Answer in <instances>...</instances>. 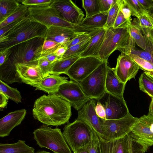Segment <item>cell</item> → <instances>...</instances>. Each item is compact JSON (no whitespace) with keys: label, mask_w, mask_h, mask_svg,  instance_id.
Listing matches in <instances>:
<instances>
[{"label":"cell","mask_w":153,"mask_h":153,"mask_svg":"<svg viewBox=\"0 0 153 153\" xmlns=\"http://www.w3.org/2000/svg\"><path fill=\"white\" fill-rule=\"evenodd\" d=\"M45 40L43 37H36L11 48L12 51L9 59L0 66V79L8 84L22 82L17 76L16 65L38 60Z\"/></svg>","instance_id":"cell-1"},{"label":"cell","mask_w":153,"mask_h":153,"mask_svg":"<svg viewBox=\"0 0 153 153\" xmlns=\"http://www.w3.org/2000/svg\"><path fill=\"white\" fill-rule=\"evenodd\" d=\"M32 113L35 119L44 124L58 126L69 121L72 114L71 106L55 94L44 95L34 102Z\"/></svg>","instance_id":"cell-2"},{"label":"cell","mask_w":153,"mask_h":153,"mask_svg":"<svg viewBox=\"0 0 153 153\" xmlns=\"http://www.w3.org/2000/svg\"><path fill=\"white\" fill-rule=\"evenodd\" d=\"M48 28L28 14L13 28L0 37V51L32 38H45Z\"/></svg>","instance_id":"cell-3"},{"label":"cell","mask_w":153,"mask_h":153,"mask_svg":"<svg viewBox=\"0 0 153 153\" xmlns=\"http://www.w3.org/2000/svg\"><path fill=\"white\" fill-rule=\"evenodd\" d=\"M131 24L132 23L117 28L112 27L106 29L99 54V57L103 61H108L110 56L116 50L129 55L135 49L136 43L129 33Z\"/></svg>","instance_id":"cell-4"},{"label":"cell","mask_w":153,"mask_h":153,"mask_svg":"<svg viewBox=\"0 0 153 153\" xmlns=\"http://www.w3.org/2000/svg\"><path fill=\"white\" fill-rule=\"evenodd\" d=\"M34 139L41 148L48 149L54 153H71L61 129L43 124L35 129Z\"/></svg>","instance_id":"cell-5"},{"label":"cell","mask_w":153,"mask_h":153,"mask_svg":"<svg viewBox=\"0 0 153 153\" xmlns=\"http://www.w3.org/2000/svg\"><path fill=\"white\" fill-rule=\"evenodd\" d=\"M138 119L130 113L125 117L117 119L106 120L99 117L102 134V138L109 141L125 137L131 132Z\"/></svg>","instance_id":"cell-6"},{"label":"cell","mask_w":153,"mask_h":153,"mask_svg":"<svg viewBox=\"0 0 153 153\" xmlns=\"http://www.w3.org/2000/svg\"><path fill=\"white\" fill-rule=\"evenodd\" d=\"M63 130L65 139L73 152L86 147L91 140V128L83 121L76 120L72 123H68Z\"/></svg>","instance_id":"cell-7"},{"label":"cell","mask_w":153,"mask_h":153,"mask_svg":"<svg viewBox=\"0 0 153 153\" xmlns=\"http://www.w3.org/2000/svg\"><path fill=\"white\" fill-rule=\"evenodd\" d=\"M107 62L103 61L91 74L78 83L85 94L91 99H100L106 91Z\"/></svg>","instance_id":"cell-8"},{"label":"cell","mask_w":153,"mask_h":153,"mask_svg":"<svg viewBox=\"0 0 153 153\" xmlns=\"http://www.w3.org/2000/svg\"><path fill=\"white\" fill-rule=\"evenodd\" d=\"M29 14L35 20L46 27L60 26L74 29L76 26L64 20L52 4L29 6Z\"/></svg>","instance_id":"cell-9"},{"label":"cell","mask_w":153,"mask_h":153,"mask_svg":"<svg viewBox=\"0 0 153 153\" xmlns=\"http://www.w3.org/2000/svg\"><path fill=\"white\" fill-rule=\"evenodd\" d=\"M99 139L101 153L145 152L143 146L132 139L130 133L123 137L111 141L100 137Z\"/></svg>","instance_id":"cell-10"},{"label":"cell","mask_w":153,"mask_h":153,"mask_svg":"<svg viewBox=\"0 0 153 153\" xmlns=\"http://www.w3.org/2000/svg\"><path fill=\"white\" fill-rule=\"evenodd\" d=\"M54 94L64 99L77 111L91 100L84 93L79 84L71 80L62 84Z\"/></svg>","instance_id":"cell-11"},{"label":"cell","mask_w":153,"mask_h":153,"mask_svg":"<svg viewBox=\"0 0 153 153\" xmlns=\"http://www.w3.org/2000/svg\"><path fill=\"white\" fill-rule=\"evenodd\" d=\"M130 134L132 139L146 152L153 145V117L144 115L138 118Z\"/></svg>","instance_id":"cell-12"},{"label":"cell","mask_w":153,"mask_h":153,"mask_svg":"<svg viewBox=\"0 0 153 153\" xmlns=\"http://www.w3.org/2000/svg\"><path fill=\"white\" fill-rule=\"evenodd\" d=\"M103 61L98 57H80L65 74L71 80L79 83L94 71Z\"/></svg>","instance_id":"cell-13"},{"label":"cell","mask_w":153,"mask_h":153,"mask_svg":"<svg viewBox=\"0 0 153 153\" xmlns=\"http://www.w3.org/2000/svg\"><path fill=\"white\" fill-rule=\"evenodd\" d=\"M96 100L104 107L106 120L121 118L129 113L123 97L116 96L106 91L102 97Z\"/></svg>","instance_id":"cell-14"},{"label":"cell","mask_w":153,"mask_h":153,"mask_svg":"<svg viewBox=\"0 0 153 153\" xmlns=\"http://www.w3.org/2000/svg\"><path fill=\"white\" fill-rule=\"evenodd\" d=\"M52 4L64 20L76 27L84 19L83 12L71 0H53Z\"/></svg>","instance_id":"cell-15"},{"label":"cell","mask_w":153,"mask_h":153,"mask_svg":"<svg viewBox=\"0 0 153 153\" xmlns=\"http://www.w3.org/2000/svg\"><path fill=\"white\" fill-rule=\"evenodd\" d=\"M17 75L22 82L32 86L44 78L38 65V60L18 63L16 65Z\"/></svg>","instance_id":"cell-16"},{"label":"cell","mask_w":153,"mask_h":153,"mask_svg":"<svg viewBox=\"0 0 153 153\" xmlns=\"http://www.w3.org/2000/svg\"><path fill=\"white\" fill-rule=\"evenodd\" d=\"M114 69L119 80L126 84L128 81L135 78L140 68L129 55L121 52L117 59Z\"/></svg>","instance_id":"cell-17"},{"label":"cell","mask_w":153,"mask_h":153,"mask_svg":"<svg viewBox=\"0 0 153 153\" xmlns=\"http://www.w3.org/2000/svg\"><path fill=\"white\" fill-rule=\"evenodd\" d=\"M96 104V100L91 99L78 111V116L76 120L86 123L99 137H102V132L99 117L97 115L95 110Z\"/></svg>","instance_id":"cell-18"},{"label":"cell","mask_w":153,"mask_h":153,"mask_svg":"<svg viewBox=\"0 0 153 153\" xmlns=\"http://www.w3.org/2000/svg\"><path fill=\"white\" fill-rule=\"evenodd\" d=\"M81 32H77L74 29L52 26L48 28L45 39L67 45L71 41Z\"/></svg>","instance_id":"cell-19"},{"label":"cell","mask_w":153,"mask_h":153,"mask_svg":"<svg viewBox=\"0 0 153 153\" xmlns=\"http://www.w3.org/2000/svg\"><path fill=\"white\" fill-rule=\"evenodd\" d=\"M25 109L16 110L9 113L0 120V137L8 136L11 131L20 124L26 114Z\"/></svg>","instance_id":"cell-20"},{"label":"cell","mask_w":153,"mask_h":153,"mask_svg":"<svg viewBox=\"0 0 153 153\" xmlns=\"http://www.w3.org/2000/svg\"><path fill=\"white\" fill-rule=\"evenodd\" d=\"M68 78L56 74H50L44 78L39 83L33 85L35 90L42 91L48 94H54L58 91L59 86L68 82Z\"/></svg>","instance_id":"cell-21"},{"label":"cell","mask_w":153,"mask_h":153,"mask_svg":"<svg viewBox=\"0 0 153 153\" xmlns=\"http://www.w3.org/2000/svg\"><path fill=\"white\" fill-rule=\"evenodd\" d=\"M108 12L100 13L91 17L85 18L74 29L78 32L90 33L94 30L104 28L107 20Z\"/></svg>","instance_id":"cell-22"},{"label":"cell","mask_w":153,"mask_h":153,"mask_svg":"<svg viewBox=\"0 0 153 153\" xmlns=\"http://www.w3.org/2000/svg\"><path fill=\"white\" fill-rule=\"evenodd\" d=\"M126 84L119 80L114 68L108 66L105 80L106 91L116 96L123 97Z\"/></svg>","instance_id":"cell-23"},{"label":"cell","mask_w":153,"mask_h":153,"mask_svg":"<svg viewBox=\"0 0 153 153\" xmlns=\"http://www.w3.org/2000/svg\"><path fill=\"white\" fill-rule=\"evenodd\" d=\"M106 29L103 28L96 29L93 32L91 42L86 49L80 54L81 57H99V52L103 41Z\"/></svg>","instance_id":"cell-24"},{"label":"cell","mask_w":153,"mask_h":153,"mask_svg":"<svg viewBox=\"0 0 153 153\" xmlns=\"http://www.w3.org/2000/svg\"><path fill=\"white\" fill-rule=\"evenodd\" d=\"M34 150L24 140H19L13 143H0V153H34Z\"/></svg>","instance_id":"cell-25"},{"label":"cell","mask_w":153,"mask_h":153,"mask_svg":"<svg viewBox=\"0 0 153 153\" xmlns=\"http://www.w3.org/2000/svg\"><path fill=\"white\" fill-rule=\"evenodd\" d=\"M80 57V54H79L66 59H59L53 63L50 74L60 75L65 74L72 65Z\"/></svg>","instance_id":"cell-26"},{"label":"cell","mask_w":153,"mask_h":153,"mask_svg":"<svg viewBox=\"0 0 153 153\" xmlns=\"http://www.w3.org/2000/svg\"><path fill=\"white\" fill-rule=\"evenodd\" d=\"M20 0H0V22L19 7L22 4L20 3Z\"/></svg>","instance_id":"cell-27"},{"label":"cell","mask_w":153,"mask_h":153,"mask_svg":"<svg viewBox=\"0 0 153 153\" xmlns=\"http://www.w3.org/2000/svg\"><path fill=\"white\" fill-rule=\"evenodd\" d=\"M29 6L22 4L14 12L0 22V29L23 18L29 14L28 8Z\"/></svg>","instance_id":"cell-28"},{"label":"cell","mask_w":153,"mask_h":153,"mask_svg":"<svg viewBox=\"0 0 153 153\" xmlns=\"http://www.w3.org/2000/svg\"><path fill=\"white\" fill-rule=\"evenodd\" d=\"M0 91L8 99L17 103L22 102V97L20 92L16 88L11 87L0 79Z\"/></svg>","instance_id":"cell-29"},{"label":"cell","mask_w":153,"mask_h":153,"mask_svg":"<svg viewBox=\"0 0 153 153\" xmlns=\"http://www.w3.org/2000/svg\"><path fill=\"white\" fill-rule=\"evenodd\" d=\"M129 33L137 45L144 50L147 48V44L145 37L140 27L132 24L129 27Z\"/></svg>","instance_id":"cell-30"},{"label":"cell","mask_w":153,"mask_h":153,"mask_svg":"<svg viewBox=\"0 0 153 153\" xmlns=\"http://www.w3.org/2000/svg\"><path fill=\"white\" fill-rule=\"evenodd\" d=\"M91 37L68 48L60 59H66L80 54L87 48L91 42Z\"/></svg>","instance_id":"cell-31"},{"label":"cell","mask_w":153,"mask_h":153,"mask_svg":"<svg viewBox=\"0 0 153 153\" xmlns=\"http://www.w3.org/2000/svg\"><path fill=\"white\" fill-rule=\"evenodd\" d=\"M138 82L140 90L153 98V81L146 72L141 74Z\"/></svg>","instance_id":"cell-32"},{"label":"cell","mask_w":153,"mask_h":153,"mask_svg":"<svg viewBox=\"0 0 153 153\" xmlns=\"http://www.w3.org/2000/svg\"><path fill=\"white\" fill-rule=\"evenodd\" d=\"M123 1V0H117L109 10L106 22L104 27L105 29L113 27Z\"/></svg>","instance_id":"cell-33"},{"label":"cell","mask_w":153,"mask_h":153,"mask_svg":"<svg viewBox=\"0 0 153 153\" xmlns=\"http://www.w3.org/2000/svg\"><path fill=\"white\" fill-rule=\"evenodd\" d=\"M82 7L86 13L85 18L91 17L100 13L98 0H82Z\"/></svg>","instance_id":"cell-34"},{"label":"cell","mask_w":153,"mask_h":153,"mask_svg":"<svg viewBox=\"0 0 153 153\" xmlns=\"http://www.w3.org/2000/svg\"><path fill=\"white\" fill-rule=\"evenodd\" d=\"M139 21L138 25L141 27L153 29V19L148 11H145L137 14L135 16Z\"/></svg>","instance_id":"cell-35"},{"label":"cell","mask_w":153,"mask_h":153,"mask_svg":"<svg viewBox=\"0 0 153 153\" xmlns=\"http://www.w3.org/2000/svg\"><path fill=\"white\" fill-rule=\"evenodd\" d=\"M91 128V140L87 147L90 153H101L99 136Z\"/></svg>","instance_id":"cell-36"},{"label":"cell","mask_w":153,"mask_h":153,"mask_svg":"<svg viewBox=\"0 0 153 153\" xmlns=\"http://www.w3.org/2000/svg\"><path fill=\"white\" fill-rule=\"evenodd\" d=\"M125 4L130 10L131 16H135L137 14L145 11L138 0H124Z\"/></svg>","instance_id":"cell-37"},{"label":"cell","mask_w":153,"mask_h":153,"mask_svg":"<svg viewBox=\"0 0 153 153\" xmlns=\"http://www.w3.org/2000/svg\"><path fill=\"white\" fill-rule=\"evenodd\" d=\"M129 55L134 62L139 66L140 69L144 71H153V65L141 58L137 56L132 54Z\"/></svg>","instance_id":"cell-38"},{"label":"cell","mask_w":153,"mask_h":153,"mask_svg":"<svg viewBox=\"0 0 153 153\" xmlns=\"http://www.w3.org/2000/svg\"><path fill=\"white\" fill-rule=\"evenodd\" d=\"M53 64L45 58H41L38 59V65L44 78L50 74Z\"/></svg>","instance_id":"cell-39"},{"label":"cell","mask_w":153,"mask_h":153,"mask_svg":"<svg viewBox=\"0 0 153 153\" xmlns=\"http://www.w3.org/2000/svg\"><path fill=\"white\" fill-rule=\"evenodd\" d=\"M94 30L90 33L82 32L79 34L67 45L68 48L74 45L91 38L92 37V33Z\"/></svg>","instance_id":"cell-40"},{"label":"cell","mask_w":153,"mask_h":153,"mask_svg":"<svg viewBox=\"0 0 153 153\" xmlns=\"http://www.w3.org/2000/svg\"><path fill=\"white\" fill-rule=\"evenodd\" d=\"M130 54L136 55L141 58L153 65V56L152 54L148 51H140L134 49L132 51Z\"/></svg>","instance_id":"cell-41"},{"label":"cell","mask_w":153,"mask_h":153,"mask_svg":"<svg viewBox=\"0 0 153 153\" xmlns=\"http://www.w3.org/2000/svg\"><path fill=\"white\" fill-rule=\"evenodd\" d=\"M131 23V18L129 19H126L120 9L113 27L117 28L126 25Z\"/></svg>","instance_id":"cell-42"},{"label":"cell","mask_w":153,"mask_h":153,"mask_svg":"<svg viewBox=\"0 0 153 153\" xmlns=\"http://www.w3.org/2000/svg\"><path fill=\"white\" fill-rule=\"evenodd\" d=\"M140 28L146 43L147 48L145 51L150 53L153 56V40L151 38L147 29L141 27Z\"/></svg>","instance_id":"cell-43"},{"label":"cell","mask_w":153,"mask_h":153,"mask_svg":"<svg viewBox=\"0 0 153 153\" xmlns=\"http://www.w3.org/2000/svg\"><path fill=\"white\" fill-rule=\"evenodd\" d=\"M117 0H98L100 13L108 12Z\"/></svg>","instance_id":"cell-44"},{"label":"cell","mask_w":153,"mask_h":153,"mask_svg":"<svg viewBox=\"0 0 153 153\" xmlns=\"http://www.w3.org/2000/svg\"><path fill=\"white\" fill-rule=\"evenodd\" d=\"M53 0H23L20 2L23 4L29 6L41 5L50 4Z\"/></svg>","instance_id":"cell-45"},{"label":"cell","mask_w":153,"mask_h":153,"mask_svg":"<svg viewBox=\"0 0 153 153\" xmlns=\"http://www.w3.org/2000/svg\"><path fill=\"white\" fill-rule=\"evenodd\" d=\"M95 110L97 115L99 117L102 119H106L105 109L101 103L97 100Z\"/></svg>","instance_id":"cell-46"},{"label":"cell","mask_w":153,"mask_h":153,"mask_svg":"<svg viewBox=\"0 0 153 153\" xmlns=\"http://www.w3.org/2000/svg\"><path fill=\"white\" fill-rule=\"evenodd\" d=\"M21 18L0 29V37L19 24L25 17Z\"/></svg>","instance_id":"cell-47"},{"label":"cell","mask_w":153,"mask_h":153,"mask_svg":"<svg viewBox=\"0 0 153 153\" xmlns=\"http://www.w3.org/2000/svg\"><path fill=\"white\" fill-rule=\"evenodd\" d=\"M12 51L11 48L0 51V66L9 59Z\"/></svg>","instance_id":"cell-48"},{"label":"cell","mask_w":153,"mask_h":153,"mask_svg":"<svg viewBox=\"0 0 153 153\" xmlns=\"http://www.w3.org/2000/svg\"><path fill=\"white\" fill-rule=\"evenodd\" d=\"M61 44L56 42L45 39L44 42L42 51L53 49Z\"/></svg>","instance_id":"cell-49"},{"label":"cell","mask_w":153,"mask_h":153,"mask_svg":"<svg viewBox=\"0 0 153 153\" xmlns=\"http://www.w3.org/2000/svg\"><path fill=\"white\" fill-rule=\"evenodd\" d=\"M120 10L123 14L125 18L126 19L131 18V12L128 7L125 4L124 0L120 8Z\"/></svg>","instance_id":"cell-50"},{"label":"cell","mask_w":153,"mask_h":153,"mask_svg":"<svg viewBox=\"0 0 153 153\" xmlns=\"http://www.w3.org/2000/svg\"><path fill=\"white\" fill-rule=\"evenodd\" d=\"M68 49L67 45H62L54 51V53L60 59L65 53Z\"/></svg>","instance_id":"cell-51"},{"label":"cell","mask_w":153,"mask_h":153,"mask_svg":"<svg viewBox=\"0 0 153 153\" xmlns=\"http://www.w3.org/2000/svg\"><path fill=\"white\" fill-rule=\"evenodd\" d=\"M143 7L146 11L152 9L153 0H138Z\"/></svg>","instance_id":"cell-52"},{"label":"cell","mask_w":153,"mask_h":153,"mask_svg":"<svg viewBox=\"0 0 153 153\" xmlns=\"http://www.w3.org/2000/svg\"><path fill=\"white\" fill-rule=\"evenodd\" d=\"M9 99L4 94L0 91V109L6 108Z\"/></svg>","instance_id":"cell-53"},{"label":"cell","mask_w":153,"mask_h":153,"mask_svg":"<svg viewBox=\"0 0 153 153\" xmlns=\"http://www.w3.org/2000/svg\"><path fill=\"white\" fill-rule=\"evenodd\" d=\"M87 146L75 150L73 152L74 153H90L87 147Z\"/></svg>","instance_id":"cell-54"},{"label":"cell","mask_w":153,"mask_h":153,"mask_svg":"<svg viewBox=\"0 0 153 153\" xmlns=\"http://www.w3.org/2000/svg\"><path fill=\"white\" fill-rule=\"evenodd\" d=\"M149 107L148 115L153 117V98H152Z\"/></svg>","instance_id":"cell-55"},{"label":"cell","mask_w":153,"mask_h":153,"mask_svg":"<svg viewBox=\"0 0 153 153\" xmlns=\"http://www.w3.org/2000/svg\"><path fill=\"white\" fill-rule=\"evenodd\" d=\"M147 29L151 38L153 40V29Z\"/></svg>","instance_id":"cell-56"},{"label":"cell","mask_w":153,"mask_h":153,"mask_svg":"<svg viewBox=\"0 0 153 153\" xmlns=\"http://www.w3.org/2000/svg\"><path fill=\"white\" fill-rule=\"evenodd\" d=\"M148 12L150 16L153 19V9L150 10Z\"/></svg>","instance_id":"cell-57"},{"label":"cell","mask_w":153,"mask_h":153,"mask_svg":"<svg viewBox=\"0 0 153 153\" xmlns=\"http://www.w3.org/2000/svg\"><path fill=\"white\" fill-rule=\"evenodd\" d=\"M36 153H52L49 152H48L44 150L39 151L36 152Z\"/></svg>","instance_id":"cell-58"},{"label":"cell","mask_w":153,"mask_h":153,"mask_svg":"<svg viewBox=\"0 0 153 153\" xmlns=\"http://www.w3.org/2000/svg\"><path fill=\"white\" fill-rule=\"evenodd\" d=\"M148 75L150 76V77H151V78L152 79V80L153 81V77L152 76L150 75V74H149L148 73H147Z\"/></svg>","instance_id":"cell-59"},{"label":"cell","mask_w":153,"mask_h":153,"mask_svg":"<svg viewBox=\"0 0 153 153\" xmlns=\"http://www.w3.org/2000/svg\"><path fill=\"white\" fill-rule=\"evenodd\" d=\"M147 72H149L151 74L153 75V71H150V72H149V71H147Z\"/></svg>","instance_id":"cell-60"},{"label":"cell","mask_w":153,"mask_h":153,"mask_svg":"<svg viewBox=\"0 0 153 153\" xmlns=\"http://www.w3.org/2000/svg\"><path fill=\"white\" fill-rule=\"evenodd\" d=\"M152 9H153V8H152Z\"/></svg>","instance_id":"cell-61"}]
</instances>
